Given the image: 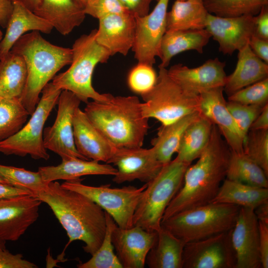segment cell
<instances>
[{
	"instance_id": "6da1fadb",
	"label": "cell",
	"mask_w": 268,
	"mask_h": 268,
	"mask_svg": "<svg viewBox=\"0 0 268 268\" xmlns=\"http://www.w3.org/2000/svg\"><path fill=\"white\" fill-rule=\"evenodd\" d=\"M231 150L213 125L209 142L198 160L187 168L183 185L167 207L162 220L212 202L226 178Z\"/></svg>"
},
{
	"instance_id": "7a4b0ae2",
	"label": "cell",
	"mask_w": 268,
	"mask_h": 268,
	"mask_svg": "<svg viewBox=\"0 0 268 268\" xmlns=\"http://www.w3.org/2000/svg\"><path fill=\"white\" fill-rule=\"evenodd\" d=\"M35 197L46 203L66 230L68 241L84 242L83 250L92 255L101 245L106 229L105 211L91 200L63 188L56 181Z\"/></svg>"
},
{
	"instance_id": "3957f363",
	"label": "cell",
	"mask_w": 268,
	"mask_h": 268,
	"mask_svg": "<svg viewBox=\"0 0 268 268\" xmlns=\"http://www.w3.org/2000/svg\"><path fill=\"white\" fill-rule=\"evenodd\" d=\"M86 104L84 112L90 121L115 147H142L149 119L143 116L137 97L112 95L106 101Z\"/></svg>"
},
{
	"instance_id": "277c9868",
	"label": "cell",
	"mask_w": 268,
	"mask_h": 268,
	"mask_svg": "<svg viewBox=\"0 0 268 268\" xmlns=\"http://www.w3.org/2000/svg\"><path fill=\"white\" fill-rule=\"evenodd\" d=\"M10 51L21 56L25 62L27 78L20 100L31 115L45 85L60 70L70 64L72 49L54 45L45 40L39 31H34L22 36Z\"/></svg>"
},
{
	"instance_id": "5b68a950",
	"label": "cell",
	"mask_w": 268,
	"mask_h": 268,
	"mask_svg": "<svg viewBox=\"0 0 268 268\" xmlns=\"http://www.w3.org/2000/svg\"><path fill=\"white\" fill-rule=\"evenodd\" d=\"M96 31L97 29H94L75 40L71 48L72 57L70 67L65 71L56 75L52 80L57 88L71 92L81 102L85 103L89 99L106 101L112 96L109 93L98 92L92 84L96 66L99 63H106L112 56L96 41Z\"/></svg>"
},
{
	"instance_id": "8992f818",
	"label": "cell",
	"mask_w": 268,
	"mask_h": 268,
	"mask_svg": "<svg viewBox=\"0 0 268 268\" xmlns=\"http://www.w3.org/2000/svg\"><path fill=\"white\" fill-rule=\"evenodd\" d=\"M240 206L210 202L174 214L162 220L161 227L185 243L201 240L234 227Z\"/></svg>"
},
{
	"instance_id": "52a82bcc",
	"label": "cell",
	"mask_w": 268,
	"mask_h": 268,
	"mask_svg": "<svg viewBox=\"0 0 268 268\" xmlns=\"http://www.w3.org/2000/svg\"><path fill=\"white\" fill-rule=\"evenodd\" d=\"M190 165L176 157L164 165L156 177L146 183L134 214V226L150 232L160 230L165 211L181 188Z\"/></svg>"
},
{
	"instance_id": "ba28073f",
	"label": "cell",
	"mask_w": 268,
	"mask_h": 268,
	"mask_svg": "<svg viewBox=\"0 0 268 268\" xmlns=\"http://www.w3.org/2000/svg\"><path fill=\"white\" fill-rule=\"evenodd\" d=\"M155 85L141 95L143 116L153 118L161 125L171 124L190 114L200 111L199 95L184 90L168 74L166 68L158 67Z\"/></svg>"
},
{
	"instance_id": "9c48e42d",
	"label": "cell",
	"mask_w": 268,
	"mask_h": 268,
	"mask_svg": "<svg viewBox=\"0 0 268 268\" xmlns=\"http://www.w3.org/2000/svg\"><path fill=\"white\" fill-rule=\"evenodd\" d=\"M62 91L52 82L45 85L29 121L16 133L0 141V153L21 157L29 155L36 160L49 158L44 145V128L51 111L58 103Z\"/></svg>"
},
{
	"instance_id": "30bf717a",
	"label": "cell",
	"mask_w": 268,
	"mask_h": 268,
	"mask_svg": "<svg viewBox=\"0 0 268 268\" xmlns=\"http://www.w3.org/2000/svg\"><path fill=\"white\" fill-rule=\"evenodd\" d=\"M82 181L80 178L66 181L61 186L91 200L109 214L119 227L127 229L134 226V214L146 183L140 188L133 186L111 188L110 185L88 186L82 183Z\"/></svg>"
},
{
	"instance_id": "8fae6325",
	"label": "cell",
	"mask_w": 268,
	"mask_h": 268,
	"mask_svg": "<svg viewBox=\"0 0 268 268\" xmlns=\"http://www.w3.org/2000/svg\"><path fill=\"white\" fill-rule=\"evenodd\" d=\"M81 101L71 92L62 90L58 102V111L52 126L44 130V145L59 155L62 160L80 158L88 160L77 150L73 138V117Z\"/></svg>"
},
{
	"instance_id": "7c38bea8",
	"label": "cell",
	"mask_w": 268,
	"mask_h": 268,
	"mask_svg": "<svg viewBox=\"0 0 268 268\" xmlns=\"http://www.w3.org/2000/svg\"><path fill=\"white\" fill-rule=\"evenodd\" d=\"M232 230L186 243L182 268H236Z\"/></svg>"
},
{
	"instance_id": "4fadbf2b",
	"label": "cell",
	"mask_w": 268,
	"mask_h": 268,
	"mask_svg": "<svg viewBox=\"0 0 268 268\" xmlns=\"http://www.w3.org/2000/svg\"><path fill=\"white\" fill-rule=\"evenodd\" d=\"M169 0H158L151 12L134 16L135 36L132 51L138 63L153 66L159 57L161 40L166 31Z\"/></svg>"
},
{
	"instance_id": "5bb4252c",
	"label": "cell",
	"mask_w": 268,
	"mask_h": 268,
	"mask_svg": "<svg viewBox=\"0 0 268 268\" xmlns=\"http://www.w3.org/2000/svg\"><path fill=\"white\" fill-rule=\"evenodd\" d=\"M107 163L116 166L117 172L113 181L117 184L135 180L148 183L154 179L163 166L152 147L147 149L116 148Z\"/></svg>"
},
{
	"instance_id": "9a60e30c",
	"label": "cell",
	"mask_w": 268,
	"mask_h": 268,
	"mask_svg": "<svg viewBox=\"0 0 268 268\" xmlns=\"http://www.w3.org/2000/svg\"><path fill=\"white\" fill-rule=\"evenodd\" d=\"M42 201L30 194L0 200V239L18 240L39 217Z\"/></svg>"
},
{
	"instance_id": "2e32d148",
	"label": "cell",
	"mask_w": 268,
	"mask_h": 268,
	"mask_svg": "<svg viewBox=\"0 0 268 268\" xmlns=\"http://www.w3.org/2000/svg\"><path fill=\"white\" fill-rule=\"evenodd\" d=\"M256 16L223 17L208 13L205 29L219 45V51L231 55L248 44L255 35Z\"/></svg>"
},
{
	"instance_id": "e0dca14e",
	"label": "cell",
	"mask_w": 268,
	"mask_h": 268,
	"mask_svg": "<svg viewBox=\"0 0 268 268\" xmlns=\"http://www.w3.org/2000/svg\"><path fill=\"white\" fill-rule=\"evenodd\" d=\"M223 91L219 87L201 93L200 112L217 127L231 151L243 152L245 137L227 108Z\"/></svg>"
},
{
	"instance_id": "ac0fdd59",
	"label": "cell",
	"mask_w": 268,
	"mask_h": 268,
	"mask_svg": "<svg viewBox=\"0 0 268 268\" xmlns=\"http://www.w3.org/2000/svg\"><path fill=\"white\" fill-rule=\"evenodd\" d=\"M231 239L236 255V268H262L259 221L254 209L240 207Z\"/></svg>"
},
{
	"instance_id": "d6986e66",
	"label": "cell",
	"mask_w": 268,
	"mask_h": 268,
	"mask_svg": "<svg viewBox=\"0 0 268 268\" xmlns=\"http://www.w3.org/2000/svg\"><path fill=\"white\" fill-rule=\"evenodd\" d=\"M157 233L138 226L127 229L115 226L112 232V242L123 268L144 267L146 256L156 240Z\"/></svg>"
},
{
	"instance_id": "ffe728a7",
	"label": "cell",
	"mask_w": 268,
	"mask_h": 268,
	"mask_svg": "<svg viewBox=\"0 0 268 268\" xmlns=\"http://www.w3.org/2000/svg\"><path fill=\"white\" fill-rule=\"evenodd\" d=\"M225 65V62L216 58L209 59L194 68L181 64L174 65L167 69V72L184 90L199 95L211 89L224 87L227 76L224 71Z\"/></svg>"
},
{
	"instance_id": "44dd1931",
	"label": "cell",
	"mask_w": 268,
	"mask_h": 268,
	"mask_svg": "<svg viewBox=\"0 0 268 268\" xmlns=\"http://www.w3.org/2000/svg\"><path fill=\"white\" fill-rule=\"evenodd\" d=\"M95 39L111 56H124L132 49L135 36V21L131 12L109 15L98 19Z\"/></svg>"
},
{
	"instance_id": "7402d4cb",
	"label": "cell",
	"mask_w": 268,
	"mask_h": 268,
	"mask_svg": "<svg viewBox=\"0 0 268 268\" xmlns=\"http://www.w3.org/2000/svg\"><path fill=\"white\" fill-rule=\"evenodd\" d=\"M73 133L77 151L88 160L107 163L116 150L79 107L73 117Z\"/></svg>"
},
{
	"instance_id": "603a6c76",
	"label": "cell",
	"mask_w": 268,
	"mask_h": 268,
	"mask_svg": "<svg viewBox=\"0 0 268 268\" xmlns=\"http://www.w3.org/2000/svg\"><path fill=\"white\" fill-rule=\"evenodd\" d=\"M53 26L47 20L19 2H13V10L0 42V60L11 50L13 45L26 32L37 31L50 34Z\"/></svg>"
},
{
	"instance_id": "cb8c5ba5",
	"label": "cell",
	"mask_w": 268,
	"mask_h": 268,
	"mask_svg": "<svg viewBox=\"0 0 268 268\" xmlns=\"http://www.w3.org/2000/svg\"><path fill=\"white\" fill-rule=\"evenodd\" d=\"M33 12L64 36L79 26L86 16L84 8L74 0H40Z\"/></svg>"
},
{
	"instance_id": "d4e9b609",
	"label": "cell",
	"mask_w": 268,
	"mask_h": 268,
	"mask_svg": "<svg viewBox=\"0 0 268 268\" xmlns=\"http://www.w3.org/2000/svg\"><path fill=\"white\" fill-rule=\"evenodd\" d=\"M238 51L236 67L226 76L224 86L228 96L268 76V64L256 56L248 44Z\"/></svg>"
},
{
	"instance_id": "484cf974",
	"label": "cell",
	"mask_w": 268,
	"mask_h": 268,
	"mask_svg": "<svg viewBox=\"0 0 268 268\" xmlns=\"http://www.w3.org/2000/svg\"><path fill=\"white\" fill-rule=\"evenodd\" d=\"M38 171L47 183L75 180L86 175L115 176L117 172L116 168L110 164L78 158L62 160L57 166H41Z\"/></svg>"
},
{
	"instance_id": "4316f807",
	"label": "cell",
	"mask_w": 268,
	"mask_h": 268,
	"mask_svg": "<svg viewBox=\"0 0 268 268\" xmlns=\"http://www.w3.org/2000/svg\"><path fill=\"white\" fill-rule=\"evenodd\" d=\"M211 37L205 29L166 31L161 42L158 67L166 68L172 58L183 52L194 50L202 54Z\"/></svg>"
},
{
	"instance_id": "83f0119b",
	"label": "cell",
	"mask_w": 268,
	"mask_h": 268,
	"mask_svg": "<svg viewBox=\"0 0 268 268\" xmlns=\"http://www.w3.org/2000/svg\"><path fill=\"white\" fill-rule=\"evenodd\" d=\"M185 244L183 240L161 227L147 254L145 264L150 268H182Z\"/></svg>"
},
{
	"instance_id": "f1b7e54d",
	"label": "cell",
	"mask_w": 268,
	"mask_h": 268,
	"mask_svg": "<svg viewBox=\"0 0 268 268\" xmlns=\"http://www.w3.org/2000/svg\"><path fill=\"white\" fill-rule=\"evenodd\" d=\"M201 115L200 111L187 116L158 129L157 136L151 141L158 160L163 165L177 153L183 136L188 127Z\"/></svg>"
},
{
	"instance_id": "f546056e",
	"label": "cell",
	"mask_w": 268,
	"mask_h": 268,
	"mask_svg": "<svg viewBox=\"0 0 268 268\" xmlns=\"http://www.w3.org/2000/svg\"><path fill=\"white\" fill-rule=\"evenodd\" d=\"M208 13L203 0H176L166 14V31L205 29Z\"/></svg>"
},
{
	"instance_id": "4dcf8cb0",
	"label": "cell",
	"mask_w": 268,
	"mask_h": 268,
	"mask_svg": "<svg viewBox=\"0 0 268 268\" xmlns=\"http://www.w3.org/2000/svg\"><path fill=\"white\" fill-rule=\"evenodd\" d=\"M268 202V188L258 187L225 179L211 202L233 204L255 209Z\"/></svg>"
},
{
	"instance_id": "1f68e13d",
	"label": "cell",
	"mask_w": 268,
	"mask_h": 268,
	"mask_svg": "<svg viewBox=\"0 0 268 268\" xmlns=\"http://www.w3.org/2000/svg\"><path fill=\"white\" fill-rule=\"evenodd\" d=\"M23 58L9 51L0 60V96L20 99L27 81Z\"/></svg>"
},
{
	"instance_id": "d6a6232c",
	"label": "cell",
	"mask_w": 268,
	"mask_h": 268,
	"mask_svg": "<svg viewBox=\"0 0 268 268\" xmlns=\"http://www.w3.org/2000/svg\"><path fill=\"white\" fill-rule=\"evenodd\" d=\"M213 124L201 114L186 130L177 152V157L191 164L206 147Z\"/></svg>"
},
{
	"instance_id": "836d02e7",
	"label": "cell",
	"mask_w": 268,
	"mask_h": 268,
	"mask_svg": "<svg viewBox=\"0 0 268 268\" xmlns=\"http://www.w3.org/2000/svg\"><path fill=\"white\" fill-rule=\"evenodd\" d=\"M268 175L244 152L231 150L226 179L250 186L268 188Z\"/></svg>"
},
{
	"instance_id": "e575fe53",
	"label": "cell",
	"mask_w": 268,
	"mask_h": 268,
	"mask_svg": "<svg viewBox=\"0 0 268 268\" xmlns=\"http://www.w3.org/2000/svg\"><path fill=\"white\" fill-rule=\"evenodd\" d=\"M29 115L20 99L0 96V141L18 132Z\"/></svg>"
},
{
	"instance_id": "d590c367",
	"label": "cell",
	"mask_w": 268,
	"mask_h": 268,
	"mask_svg": "<svg viewBox=\"0 0 268 268\" xmlns=\"http://www.w3.org/2000/svg\"><path fill=\"white\" fill-rule=\"evenodd\" d=\"M207 11L212 14L232 17L245 15H257L268 0H203Z\"/></svg>"
},
{
	"instance_id": "8d00e7d4",
	"label": "cell",
	"mask_w": 268,
	"mask_h": 268,
	"mask_svg": "<svg viewBox=\"0 0 268 268\" xmlns=\"http://www.w3.org/2000/svg\"><path fill=\"white\" fill-rule=\"evenodd\" d=\"M0 176L8 184L25 190L34 197L45 191L49 184L43 180L38 171L33 172L0 164Z\"/></svg>"
},
{
	"instance_id": "74e56055",
	"label": "cell",
	"mask_w": 268,
	"mask_h": 268,
	"mask_svg": "<svg viewBox=\"0 0 268 268\" xmlns=\"http://www.w3.org/2000/svg\"><path fill=\"white\" fill-rule=\"evenodd\" d=\"M106 229L102 242L87 262L77 265L78 268H123L112 242V232L117 225L112 217L105 212Z\"/></svg>"
},
{
	"instance_id": "f35d334b",
	"label": "cell",
	"mask_w": 268,
	"mask_h": 268,
	"mask_svg": "<svg viewBox=\"0 0 268 268\" xmlns=\"http://www.w3.org/2000/svg\"><path fill=\"white\" fill-rule=\"evenodd\" d=\"M243 151L268 176V130H249L244 140Z\"/></svg>"
},
{
	"instance_id": "ab89813d",
	"label": "cell",
	"mask_w": 268,
	"mask_h": 268,
	"mask_svg": "<svg viewBox=\"0 0 268 268\" xmlns=\"http://www.w3.org/2000/svg\"><path fill=\"white\" fill-rule=\"evenodd\" d=\"M157 77L153 66L138 63L129 72L128 84L133 92L142 95L152 90L156 84Z\"/></svg>"
},
{
	"instance_id": "60d3db41",
	"label": "cell",
	"mask_w": 268,
	"mask_h": 268,
	"mask_svg": "<svg viewBox=\"0 0 268 268\" xmlns=\"http://www.w3.org/2000/svg\"><path fill=\"white\" fill-rule=\"evenodd\" d=\"M228 99L245 105L268 104V77L234 92Z\"/></svg>"
},
{
	"instance_id": "b9f144b4",
	"label": "cell",
	"mask_w": 268,
	"mask_h": 268,
	"mask_svg": "<svg viewBox=\"0 0 268 268\" xmlns=\"http://www.w3.org/2000/svg\"><path fill=\"white\" fill-rule=\"evenodd\" d=\"M265 105H245L231 101L226 102L227 108L245 139L251 125Z\"/></svg>"
},
{
	"instance_id": "7bdbcfd3",
	"label": "cell",
	"mask_w": 268,
	"mask_h": 268,
	"mask_svg": "<svg viewBox=\"0 0 268 268\" xmlns=\"http://www.w3.org/2000/svg\"><path fill=\"white\" fill-rule=\"evenodd\" d=\"M84 10L86 15L98 19L113 14L131 12L120 0H87Z\"/></svg>"
},
{
	"instance_id": "ee69618b",
	"label": "cell",
	"mask_w": 268,
	"mask_h": 268,
	"mask_svg": "<svg viewBox=\"0 0 268 268\" xmlns=\"http://www.w3.org/2000/svg\"><path fill=\"white\" fill-rule=\"evenodd\" d=\"M34 263L24 259L21 254H13L0 248V268H37Z\"/></svg>"
},
{
	"instance_id": "f6af8a7d",
	"label": "cell",
	"mask_w": 268,
	"mask_h": 268,
	"mask_svg": "<svg viewBox=\"0 0 268 268\" xmlns=\"http://www.w3.org/2000/svg\"><path fill=\"white\" fill-rule=\"evenodd\" d=\"M259 221V220H258ZM259 246L262 268H268V223L259 221Z\"/></svg>"
},
{
	"instance_id": "bcb514c9",
	"label": "cell",
	"mask_w": 268,
	"mask_h": 268,
	"mask_svg": "<svg viewBox=\"0 0 268 268\" xmlns=\"http://www.w3.org/2000/svg\"><path fill=\"white\" fill-rule=\"evenodd\" d=\"M254 35L268 40V5L264 6L256 15Z\"/></svg>"
},
{
	"instance_id": "7dc6e473",
	"label": "cell",
	"mask_w": 268,
	"mask_h": 268,
	"mask_svg": "<svg viewBox=\"0 0 268 268\" xmlns=\"http://www.w3.org/2000/svg\"><path fill=\"white\" fill-rule=\"evenodd\" d=\"M248 45L256 56L268 64V40L254 35L250 39Z\"/></svg>"
},
{
	"instance_id": "c3c4849f",
	"label": "cell",
	"mask_w": 268,
	"mask_h": 268,
	"mask_svg": "<svg viewBox=\"0 0 268 268\" xmlns=\"http://www.w3.org/2000/svg\"><path fill=\"white\" fill-rule=\"evenodd\" d=\"M134 16H143L149 13L152 0H120Z\"/></svg>"
},
{
	"instance_id": "681fc988",
	"label": "cell",
	"mask_w": 268,
	"mask_h": 268,
	"mask_svg": "<svg viewBox=\"0 0 268 268\" xmlns=\"http://www.w3.org/2000/svg\"><path fill=\"white\" fill-rule=\"evenodd\" d=\"M13 10L11 0H0V26L6 28Z\"/></svg>"
},
{
	"instance_id": "f907efd6",
	"label": "cell",
	"mask_w": 268,
	"mask_h": 268,
	"mask_svg": "<svg viewBox=\"0 0 268 268\" xmlns=\"http://www.w3.org/2000/svg\"><path fill=\"white\" fill-rule=\"evenodd\" d=\"M268 130V104L264 106L250 128V130Z\"/></svg>"
},
{
	"instance_id": "816d5d0a",
	"label": "cell",
	"mask_w": 268,
	"mask_h": 268,
	"mask_svg": "<svg viewBox=\"0 0 268 268\" xmlns=\"http://www.w3.org/2000/svg\"><path fill=\"white\" fill-rule=\"evenodd\" d=\"M25 194H30L25 190L15 188L12 185L0 183V200Z\"/></svg>"
},
{
	"instance_id": "f5cc1de1",
	"label": "cell",
	"mask_w": 268,
	"mask_h": 268,
	"mask_svg": "<svg viewBox=\"0 0 268 268\" xmlns=\"http://www.w3.org/2000/svg\"><path fill=\"white\" fill-rule=\"evenodd\" d=\"M254 212L259 221L268 223V202L258 206Z\"/></svg>"
},
{
	"instance_id": "db71d44e",
	"label": "cell",
	"mask_w": 268,
	"mask_h": 268,
	"mask_svg": "<svg viewBox=\"0 0 268 268\" xmlns=\"http://www.w3.org/2000/svg\"><path fill=\"white\" fill-rule=\"evenodd\" d=\"M12 2H19L34 11L38 6L40 0H11Z\"/></svg>"
},
{
	"instance_id": "11a10c76",
	"label": "cell",
	"mask_w": 268,
	"mask_h": 268,
	"mask_svg": "<svg viewBox=\"0 0 268 268\" xmlns=\"http://www.w3.org/2000/svg\"><path fill=\"white\" fill-rule=\"evenodd\" d=\"M77 3H78L80 5L84 7L85 4L87 0H74Z\"/></svg>"
},
{
	"instance_id": "9f6ffc18",
	"label": "cell",
	"mask_w": 268,
	"mask_h": 268,
	"mask_svg": "<svg viewBox=\"0 0 268 268\" xmlns=\"http://www.w3.org/2000/svg\"><path fill=\"white\" fill-rule=\"evenodd\" d=\"M6 242L0 239V248H6Z\"/></svg>"
},
{
	"instance_id": "6f0895ef",
	"label": "cell",
	"mask_w": 268,
	"mask_h": 268,
	"mask_svg": "<svg viewBox=\"0 0 268 268\" xmlns=\"http://www.w3.org/2000/svg\"><path fill=\"white\" fill-rule=\"evenodd\" d=\"M0 183H3V184H8L3 178H2L0 176ZM9 185V184H8Z\"/></svg>"
},
{
	"instance_id": "680465c9",
	"label": "cell",
	"mask_w": 268,
	"mask_h": 268,
	"mask_svg": "<svg viewBox=\"0 0 268 268\" xmlns=\"http://www.w3.org/2000/svg\"><path fill=\"white\" fill-rule=\"evenodd\" d=\"M2 36H3L2 32L0 29V42L1 41L3 38Z\"/></svg>"
},
{
	"instance_id": "91938a15",
	"label": "cell",
	"mask_w": 268,
	"mask_h": 268,
	"mask_svg": "<svg viewBox=\"0 0 268 268\" xmlns=\"http://www.w3.org/2000/svg\"><path fill=\"white\" fill-rule=\"evenodd\" d=\"M155 0V1H157L158 0Z\"/></svg>"
},
{
	"instance_id": "94428289",
	"label": "cell",
	"mask_w": 268,
	"mask_h": 268,
	"mask_svg": "<svg viewBox=\"0 0 268 268\" xmlns=\"http://www.w3.org/2000/svg\"><path fill=\"white\" fill-rule=\"evenodd\" d=\"M181 0L182 1V0Z\"/></svg>"
}]
</instances>
